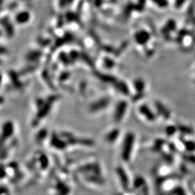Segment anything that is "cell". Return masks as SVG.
Returning a JSON list of instances; mask_svg holds the SVG:
<instances>
[{
	"instance_id": "cell-1",
	"label": "cell",
	"mask_w": 195,
	"mask_h": 195,
	"mask_svg": "<svg viewBox=\"0 0 195 195\" xmlns=\"http://www.w3.org/2000/svg\"><path fill=\"white\" fill-rule=\"evenodd\" d=\"M135 145V137L133 133H128L123 140L121 148V158L125 163H129L132 157Z\"/></svg>"
},
{
	"instance_id": "cell-2",
	"label": "cell",
	"mask_w": 195,
	"mask_h": 195,
	"mask_svg": "<svg viewBox=\"0 0 195 195\" xmlns=\"http://www.w3.org/2000/svg\"><path fill=\"white\" fill-rule=\"evenodd\" d=\"M118 181L122 189V192L128 193L131 188L132 180L130 179L127 171L123 166H119L115 170Z\"/></svg>"
},
{
	"instance_id": "cell-3",
	"label": "cell",
	"mask_w": 195,
	"mask_h": 195,
	"mask_svg": "<svg viewBox=\"0 0 195 195\" xmlns=\"http://www.w3.org/2000/svg\"><path fill=\"white\" fill-rule=\"evenodd\" d=\"M52 195H68L70 194V187L65 183V181L60 180L51 187Z\"/></svg>"
},
{
	"instance_id": "cell-4",
	"label": "cell",
	"mask_w": 195,
	"mask_h": 195,
	"mask_svg": "<svg viewBox=\"0 0 195 195\" xmlns=\"http://www.w3.org/2000/svg\"><path fill=\"white\" fill-rule=\"evenodd\" d=\"M135 41L137 44L142 45L147 43L150 39V33L145 30H138V31L134 34Z\"/></svg>"
},
{
	"instance_id": "cell-5",
	"label": "cell",
	"mask_w": 195,
	"mask_h": 195,
	"mask_svg": "<svg viewBox=\"0 0 195 195\" xmlns=\"http://www.w3.org/2000/svg\"><path fill=\"white\" fill-rule=\"evenodd\" d=\"M31 19V14L28 11H20L18 13H17L15 20L17 23L20 25L26 24L28 23V21Z\"/></svg>"
},
{
	"instance_id": "cell-6",
	"label": "cell",
	"mask_w": 195,
	"mask_h": 195,
	"mask_svg": "<svg viewBox=\"0 0 195 195\" xmlns=\"http://www.w3.org/2000/svg\"><path fill=\"white\" fill-rule=\"evenodd\" d=\"M13 132H14V126H13L12 122H11V121L5 122L2 127V132H1L2 139L4 137H5V139L10 137L11 136H12Z\"/></svg>"
},
{
	"instance_id": "cell-7",
	"label": "cell",
	"mask_w": 195,
	"mask_h": 195,
	"mask_svg": "<svg viewBox=\"0 0 195 195\" xmlns=\"http://www.w3.org/2000/svg\"><path fill=\"white\" fill-rule=\"evenodd\" d=\"M152 1H153L156 5L161 7V8L165 7L167 6V1H166V0H152Z\"/></svg>"
},
{
	"instance_id": "cell-8",
	"label": "cell",
	"mask_w": 195,
	"mask_h": 195,
	"mask_svg": "<svg viewBox=\"0 0 195 195\" xmlns=\"http://www.w3.org/2000/svg\"><path fill=\"white\" fill-rule=\"evenodd\" d=\"M71 1H72V0H60V3H61V4H69V3L72 2Z\"/></svg>"
},
{
	"instance_id": "cell-9",
	"label": "cell",
	"mask_w": 195,
	"mask_h": 195,
	"mask_svg": "<svg viewBox=\"0 0 195 195\" xmlns=\"http://www.w3.org/2000/svg\"><path fill=\"white\" fill-rule=\"evenodd\" d=\"M192 77H193V80H194V81H195V66H194V68H193L192 69Z\"/></svg>"
},
{
	"instance_id": "cell-10",
	"label": "cell",
	"mask_w": 195,
	"mask_h": 195,
	"mask_svg": "<svg viewBox=\"0 0 195 195\" xmlns=\"http://www.w3.org/2000/svg\"><path fill=\"white\" fill-rule=\"evenodd\" d=\"M117 195H124V193L122 192V193H121V194H117Z\"/></svg>"
}]
</instances>
